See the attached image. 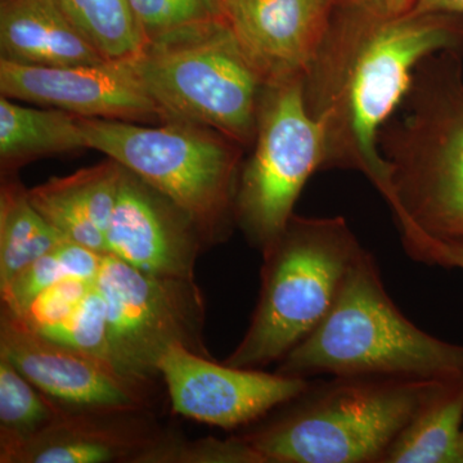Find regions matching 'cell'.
Returning <instances> with one entry per match:
<instances>
[{
	"label": "cell",
	"instance_id": "16",
	"mask_svg": "<svg viewBox=\"0 0 463 463\" xmlns=\"http://www.w3.org/2000/svg\"><path fill=\"white\" fill-rule=\"evenodd\" d=\"M0 51L2 60L21 65H96L109 60L60 0H0Z\"/></svg>",
	"mask_w": 463,
	"mask_h": 463
},
{
	"label": "cell",
	"instance_id": "15",
	"mask_svg": "<svg viewBox=\"0 0 463 463\" xmlns=\"http://www.w3.org/2000/svg\"><path fill=\"white\" fill-rule=\"evenodd\" d=\"M147 412H84L61 407L48 428L12 456L9 463H138L163 440Z\"/></svg>",
	"mask_w": 463,
	"mask_h": 463
},
{
	"label": "cell",
	"instance_id": "26",
	"mask_svg": "<svg viewBox=\"0 0 463 463\" xmlns=\"http://www.w3.org/2000/svg\"><path fill=\"white\" fill-rule=\"evenodd\" d=\"M129 5L146 42L225 17L223 0H129Z\"/></svg>",
	"mask_w": 463,
	"mask_h": 463
},
{
	"label": "cell",
	"instance_id": "27",
	"mask_svg": "<svg viewBox=\"0 0 463 463\" xmlns=\"http://www.w3.org/2000/svg\"><path fill=\"white\" fill-rule=\"evenodd\" d=\"M94 282L71 279L56 283L42 291L24 312L16 316L33 331L47 334L74 312L93 288Z\"/></svg>",
	"mask_w": 463,
	"mask_h": 463
},
{
	"label": "cell",
	"instance_id": "17",
	"mask_svg": "<svg viewBox=\"0 0 463 463\" xmlns=\"http://www.w3.org/2000/svg\"><path fill=\"white\" fill-rule=\"evenodd\" d=\"M123 172L124 167L109 158L99 165L32 188L30 200L69 242L108 254L106 231Z\"/></svg>",
	"mask_w": 463,
	"mask_h": 463
},
{
	"label": "cell",
	"instance_id": "25",
	"mask_svg": "<svg viewBox=\"0 0 463 463\" xmlns=\"http://www.w3.org/2000/svg\"><path fill=\"white\" fill-rule=\"evenodd\" d=\"M43 336L115 365L109 346L108 307L96 282L74 312Z\"/></svg>",
	"mask_w": 463,
	"mask_h": 463
},
{
	"label": "cell",
	"instance_id": "1",
	"mask_svg": "<svg viewBox=\"0 0 463 463\" xmlns=\"http://www.w3.org/2000/svg\"><path fill=\"white\" fill-rule=\"evenodd\" d=\"M463 16H383L335 9L328 32L303 79L307 112L323 137V169H350L389 191V166L377 138L412 85L425 58L462 52Z\"/></svg>",
	"mask_w": 463,
	"mask_h": 463
},
{
	"label": "cell",
	"instance_id": "7",
	"mask_svg": "<svg viewBox=\"0 0 463 463\" xmlns=\"http://www.w3.org/2000/svg\"><path fill=\"white\" fill-rule=\"evenodd\" d=\"M88 148L102 152L179 207L203 245L222 242L234 219L242 146L200 125L139 127L81 118Z\"/></svg>",
	"mask_w": 463,
	"mask_h": 463
},
{
	"label": "cell",
	"instance_id": "9",
	"mask_svg": "<svg viewBox=\"0 0 463 463\" xmlns=\"http://www.w3.org/2000/svg\"><path fill=\"white\" fill-rule=\"evenodd\" d=\"M96 285L108 307L112 359L127 376L152 383L174 344L210 356L203 337L205 301L194 279L151 276L106 254Z\"/></svg>",
	"mask_w": 463,
	"mask_h": 463
},
{
	"label": "cell",
	"instance_id": "3",
	"mask_svg": "<svg viewBox=\"0 0 463 463\" xmlns=\"http://www.w3.org/2000/svg\"><path fill=\"white\" fill-rule=\"evenodd\" d=\"M277 373L453 383L463 380V345L417 327L395 306L379 264L361 250L325 321L279 364Z\"/></svg>",
	"mask_w": 463,
	"mask_h": 463
},
{
	"label": "cell",
	"instance_id": "11",
	"mask_svg": "<svg viewBox=\"0 0 463 463\" xmlns=\"http://www.w3.org/2000/svg\"><path fill=\"white\" fill-rule=\"evenodd\" d=\"M174 412L185 419L232 430L248 428L288 403L310 380L216 364L174 344L157 364Z\"/></svg>",
	"mask_w": 463,
	"mask_h": 463
},
{
	"label": "cell",
	"instance_id": "12",
	"mask_svg": "<svg viewBox=\"0 0 463 463\" xmlns=\"http://www.w3.org/2000/svg\"><path fill=\"white\" fill-rule=\"evenodd\" d=\"M0 91L11 99L80 118L130 121L163 116L133 58L58 67L21 65L0 58Z\"/></svg>",
	"mask_w": 463,
	"mask_h": 463
},
{
	"label": "cell",
	"instance_id": "4",
	"mask_svg": "<svg viewBox=\"0 0 463 463\" xmlns=\"http://www.w3.org/2000/svg\"><path fill=\"white\" fill-rule=\"evenodd\" d=\"M444 383L334 376L248 426L265 463H383L420 405Z\"/></svg>",
	"mask_w": 463,
	"mask_h": 463
},
{
	"label": "cell",
	"instance_id": "21",
	"mask_svg": "<svg viewBox=\"0 0 463 463\" xmlns=\"http://www.w3.org/2000/svg\"><path fill=\"white\" fill-rule=\"evenodd\" d=\"M61 405L33 385L5 356L0 355V462L56 420Z\"/></svg>",
	"mask_w": 463,
	"mask_h": 463
},
{
	"label": "cell",
	"instance_id": "14",
	"mask_svg": "<svg viewBox=\"0 0 463 463\" xmlns=\"http://www.w3.org/2000/svg\"><path fill=\"white\" fill-rule=\"evenodd\" d=\"M225 18L265 87L304 79L335 0H223Z\"/></svg>",
	"mask_w": 463,
	"mask_h": 463
},
{
	"label": "cell",
	"instance_id": "29",
	"mask_svg": "<svg viewBox=\"0 0 463 463\" xmlns=\"http://www.w3.org/2000/svg\"><path fill=\"white\" fill-rule=\"evenodd\" d=\"M336 7L358 9L383 16H399L412 11L414 0H335Z\"/></svg>",
	"mask_w": 463,
	"mask_h": 463
},
{
	"label": "cell",
	"instance_id": "24",
	"mask_svg": "<svg viewBox=\"0 0 463 463\" xmlns=\"http://www.w3.org/2000/svg\"><path fill=\"white\" fill-rule=\"evenodd\" d=\"M138 463H265L263 457L242 435L227 439L187 440L172 432L148 448Z\"/></svg>",
	"mask_w": 463,
	"mask_h": 463
},
{
	"label": "cell",
	"instance_id": "20",
	"mask_svg": "<svg viewBox=\"0 0 463 463\" xmlns=\"http://www.w3.org/2000/svg\"><path fill=\"white\" fill-rule=\"evenodd\" d=\"M69 242L38 212L17 179H3L0 191V289L43 255Z\"/></svg>",
	"mask_w": 463,
	"mask_h": 463
},
{
	"label": "cell",
	"instance_id": "22",
	"mask_svg": "<svg viewBox=\"0 0 463 463\" xmlns=\"http://www.w3.org/2000/svg\"><path fill=\"white\" fill-rule=\"evenodd\" d=\"M105 255L76 243H62L0 289L2 307L20 315L42 291L56 283L71 279L96 281Z\"/></svg>",
	"mask_w": 463,
	"mask_h": 463
},
{
	"label": "cell",
	"instance_id": "18",
	"mask_svg": "<svg viewBox=\"0 0 463 463\" xmlns=\"http://www.w3.org/2000/svg\"><path fill=\"white\" fill-rule=\"evenodd\" d=\"M463 380L437 386L395 439L383 463H461Z\"/></svg>",
	"mask_w": 463,
	"mask_h": 463
},
{
	"label": "cell",
	"instance_id": "30",
	"mask_svg": "<svg viewBox=\"0 0 463 463\" xmlns=\"http://www.w3.org/2000/svg\"><path fill=\"white\" fill-rule=\"evenodd\" d=\"M412 14H448L463 16V0H414Z\"/></svg>",
	"mask_w": 463,
	"mask_h": 463
},
{
	"label": "cell",
	"instance_id": "8",
	"mask_svg": "<svg viewBox=\"0 0 463 463\" xmlns=\"http://www.w3.org/2000/svg\"><path fill=\"white\" fill-rule=\"evenodd\" d=\"M254 142L240 172L234 219L263 251L288 227L307 179L323 169L322 132L307 112L303 79L265 87Z\"/></svg>",
	"mask_w": 463,
	"mask_h": 463
},
{
	"label": "cell",
	"instance_id": "6",
	"mask_svg": "<svg viewBox=\"0 0 463 463\" xmlns=\"http://www.w3.org/2000/svg\"><path fill=\"white\" fill-rule=\"evenodd\" d=\"M133 63L161 115L254 142L265 85L227 18L149 39Z\"/></svg>",
	"mask_w": 463,
	"mask_h": 463
},
{
	"label": "cell",
	"instance_id": "23",
	"mask_svg": "<svg viewBox=\"0 0 463 463\" xmlns=\"http://www.w3.org/2000/svg\"><path fill=\"white\" fill-rule=\"evenodd\" d=\"M76 26L109 60H127L146 44L129 0H60Z\"/></svg>",
	"mask_w": 463,
	"mask_h": 463
},
{
	"label": "cell",
	"instance_id": "19",
	"mask_svg": "<svg viewBox=\"0 0 463 463\" xmlns=\"http://www.w3.org/2000/svg\"><path fill=\"white\" fill-rule=\"evenodd\" d=\"M88 148L80 116L33 109L0 97V158L14 169L33 158Z\"/></svg>",
	"mask_w": 463,
	"mask_h": 463
},
{
	"label": "cell",
	"instance_id": "31",
	"mask_svg": "<svg viewBox=\"0 0 463 463\" xmlns=\"http://www.w3.org/2000/svg\"><path fill=\"white\" fill-rule=\"evenodd\" d=\"M459 456H461V463H463V431H462V438H461V452H459Z\"/></svg>",
	"mask_w": 463,
	"mask_h": 463
},
{
	"label": "cell",
	"instance_id": "28",
	"mask_svg": "<svg viewBox=\"0 0 463 463\" xmlns=\"http://www.w3.org/2000/svg\"><path fill=\"white\" fill-rule=\"evenodd\" d=\"M408 257L417 263L463 270V240L438 239L412 227H398Z\"/></svg>",
	"mask_w": 463,
	"mask_h": 463
},
{
	"label": "cell",
	"instance_id": "5",
	"mask_svg": "<svg viewBox=\"0 0 463 463\" xmlns=\"http://www.w3.org/2000/svg\"><path fill=\"white\" fill-rule=\"evenodd\" d=\"M362 249L341 216L292 215L279 239L261 251L257 307L224 364L252 370L279 364L325 321Z\"/></svg>",
	"mask_w": 463,
	"mask_h": 463
},
{
	"label": "cell",
	"instance_id": "2",
	"mask_svg": "<svg viewBox=\"0 0 463 463\" xmlns=\"http://www.w3.org/2000/svg\"><path fill=\"white\" fill-rule=\"evenodd\" d=\"M461 52L431 54L383 124L377 145L389 166L383 197L398 227L463 240V78Z\"/></svg>",
	"mask_w": 463,
	"mask_h": 463
},
{
	"label": "cell",
	"instance_id": "13",
	"mask_svg": "<svg viewBox=\"0 0 463 463\" xmlns=\"http://www.w3.org/2000/svg\"><path fill=\"white\" fill-rule=\"evenodd\" d=\"M203 246V237L191 219L124 167L106 231L108 254L151 276L194 279Z\"/></svg>",
	"mask_w": 463,
	"mask_h": 463
},
{
	"label": "cell",
	"instance_id": "10",
	"mask_svg": "<svg viewBox=\"0 0 463 463\" xmlns=\"http://www.w3.org/2000/svg\"><path fill=\"white\" fill-rule=\"evenodd\" d=\"M0 355L61 407L84 412H147L152 383L27 327L2 307Z\"/></svg>",
	"mask_w": 463,
	"mask_h": 463
}]
</instances>
